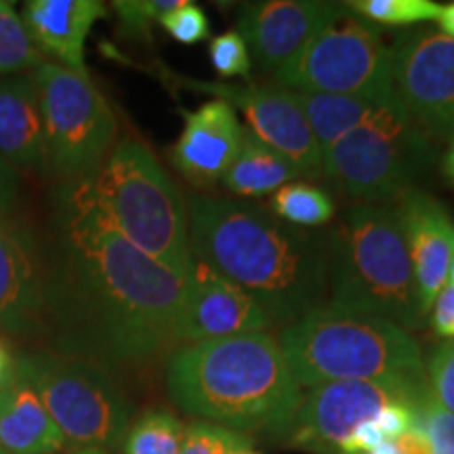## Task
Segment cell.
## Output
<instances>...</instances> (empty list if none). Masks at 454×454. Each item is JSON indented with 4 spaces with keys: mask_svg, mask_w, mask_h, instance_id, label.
Instances as JSON below:
<instances>
[{
    "mask_svg": "<svg viewBox=\"0 0 454 454\" xmlns=\"http://www.w3.org/2000/svg\"><path fill=\"white\" fill-rule=\"evenodd\" d=\"M340 4L320 0H268L247 3L238 13V34L268 72H278L303 51L328 21L340 13Z\"/></svg>",
    "mask_w": 454,
    "mask_h": 454,
    "instance_id": "obj_15",
    "label": "cell"
},
{
    "mask_svg": "<svg viewBox=\"0 0 454 454\" xmlns=\"http://www.w3.org/2000/svg\"><path fill=\"white\" fill-rule=\"evenodd\" d=\"M185 425L177 414L164 408H150L129 425L122 438L124 454H179Z\"/></svg>",
    "mask_w": 454,
    "mask_h": 454,
    "instance_id": "obj_24",
    "label": "cell"
},
{
    "mask_svg": "<svg viewBox=\"0 0 454 454\" xmlns=\"http://www.w3.org/2000/svg\"><path fill=\"white\" fill-rule=\"evenodd\" d=\"M414 425L427 438L431 454H454V414L440 404L429 383L414 404Z\"/></svg>",
    "mask_w": 454,
    "mask_h": 454,
    "instance_id": "obj_28",
    "label": "cell"
},
{
    "mask_svg": "<svg viewBox=\"0 0 454 454\" xmlns=\"http://www.w3.org/2000/svg\"><path fill=\"white\" fill-rule=\"evenodd\" d=\"M368 454H400V452H397V446L394 440H385L383 444H379L374 450H371Z\"/></svg>",
    "mask_w": 454,
    "mask_h": 454,
    "instance_id": "obj_41",
    "label": "cell"
},
{
    "mask_svg": "<svg viewBox=\"0 0 454 454\" xmlns=\"http://www.w3.org/2000/svg\"><path fill=\"white\" fill-rule=\"evenodd\" d=\"M394 442H395L397 452L400 454H431L427 438H425L423 431L419 429L417 425L408 429L404 435H400V438Z\"/></svg>",
    "mask_w": 454,
    "mask_h": 454,
    "instance_id": "obj_38",
    "label": "cell"
},
{
    "mask_svg": "<svg viewBox=\"0 0 454 454\" xmlns=\"http://www.w3.org/2000/svg\"><path fill=\"white\" fill-rule=\"evenodd\" d=\"M427 156V133L402 107L381 106L322 156V173L360 204H397L414 192Z\"/></svg>",
    "mask_w": 454,
    "mask_h": 454,
    "instance_id": "obj_8",
    "label": "cell"
},
{
    "mask_svg": "<svg viewBox=\"0 0 454 454\" xmlns=\"http://www.w3.org/2000/svg\"><path fill=\"white\" fill-rule=\"evenodd\" d=\"M240 454H257V452H251V450H247V452H240Z\"/></svg>",
    "mask_w": 454,
    "mask_h": 454,
    "instance_id": "obj_44",
    "label": "cell"
},
{
    "mask_svg": "<svg viewBox=\"0 0 454 454\" xmlns=\"http://www.w3.org/2000/svg\"><path fill=\"white\" fill-rule=\"evenodd\" d=\"M17 381V357L7 340L0 339V394Z\"/></svg>",
    "mask_w": 454,
    "mask_h": 454,
    "instance_id": "obj_37",
    "label": "cell"
},
{
    "mask_svg": "<svg viewBox=\"0 0 454 454\" xmlns=\"http://www.w3.org/2000/svg\"><path fill=\"white\" fill-rule=\"evenodd\" d=\"M299 387L337 381H423V356L387 317L325 303L280 333Z\"/></svg>",
    "mask_w": 454,
    "mask_h": 454,
    "instance_id": "obj_4",
    "label": "cell"
},
{
    "mask_svg": "<svg viewBox=\"0 0 454 454\" xmlns=\"http://www.w3.org/2000/svg\"><path fill=\"white\" fill-rule=\"evenodd\" d=\"M167 387L184 412L242 434H284L303 402L280 340L270 333L187 345L170 357Z\"/></svg>",
    "mask_w": 454,
    "mask_h": 454,
    "instance_id": "obj_3",
    "label": "cell"
},
{
    "mask_svg": "<svg viewBox=\"0 0 454 454\" xmlns=\"http://www.w3.org/2000/svg\"><path fill=\"white\" fill-rule=\"evenodd\" d=\"M20 194V173L13 164L0 156V219L7 217Z\"/></svg>",
    "mask_w": 454,
    "mask_h": 454,
    "instance_id": "obj_36",
    "label": "cell"
},
{
    "mask_svg": "<svg viewBox=\"0 0 454 454\" xmlns=\"http://www.w3.org/2000/svg\"><path fill=\"white\" fill-rule=\"evenodd\" d=\"M84 185L106 219L130 244L187 280L194 259L185 200L144 141H116Z\"/></svg>",
    "mask_w": 454,
    "mask_h": 454,
    "instance_id": "obj_6",
    "label": "cell"
},
{
    "mask_svg": "<svg viewBox=\"0 0 454 454\" xmlns=\"http://www.w3.org/2000/svg\"><path fill=\"white\" fill-rule=\"evenodd\" d=\"M0 156L15 168L49 173L47 139L34 74L0 78Z\"/></svg>",
    "mask_w": 454,
    "mask_h": 454,
    "instance_id": "obj_20",
    "label": "cell"
},
{
    "mask_svg": "<svg viewBox=\"0 0 454 454\" xmlns=\"http://www.w3.org/2000/svg\"><path fill=\"white\" fill-rule=\"evenodd\" d=\"M55 242L44 265V326L64 356L139 362L175 339L185 280L114 227L84 179L57 192Z\"/></svg>",
    "mask_w": 454,
    "mask_h": 454,
    "instance_id": "obj_1",
    "label": "cell"
},
{
    "mask_svg": "<svg viewBox=\"0 0 454 454\" xmlns=\"http://www.w3.org/2000/svg\"><path fill=\"white\" fill-rule=\"evenodd\" d=\"M391 87L402 110L427 135L454 133V38L417 27L389 47Z\"/></svg>",
    "mask_w": 454,
    "mask_h": 454,
    "instance_id": "obj_12",
    "label": "cell"
},
{
    "mask_svg": "<svg viewBox=\"0 0 454 454\" xmlns=\"http://www.w3.org/2000/svg\"><path fill=\"white\" fill-rule=\"evenodd\" d=\"M41 101L49 170L66 181L87 179L116 144L118 122L89 72L43 61L34 72Z\"/></svg>",
    "mask_w": 454,
    "mask_h": 454,
    "instance_id": "obj_10",
    "label": "cell"
},
{
    "mask_svg": "<svg viewBox=\"0 0 454 454\" xmlns=\"http://www.w3.org/2000/svg\"><path fill=\"white\" fill-rule=\"evenodd\" d=\"M429 387L448 412L454 414V340H446L427 362Z\"/></svg>",
    "mask_w": 454,
    "mask_h": 454,
    "instance_id": "obj_33",
    "label": "cell"
},
{
    "mask_svg": "<svg viewBox=\"0 0 454 454\" xmlns=\"http://www.w3.org/2000/svg\"><path fill=\"white\" fill-rule=\"evenodd\" d=\"M438 26H440V32L446 34V36L454 38V3L450 4H444V7L440 9V15H438Z\"/></svg>",
    "mask_w": 454,
    "mask_h": 454,
    "instance_id": "obj_39",
    "label": "cell"
},
{
    "mask_svg": "<svg viewBox=\"0 0 454 454\" xmlns=\"http://www.w3.org/2000/svg\"><path fill=\"white\" fill-rule=\"evenodd\" d=\"M170 38L181 44H198L211 34V26H208V17L204 11L194 3H184L170 13L162 15L158 21Z\"/></svg>",
    "mask_w": 454,
    "mask_h": 454,
    "instance_id": "obj_32",
    "label": "cell"
},
{
    "mask_svg": "<svg viewBox=\"0 0 454 454\" xmlns=\"http://www.w3.org/2000/svg\"><path fill=\"white\" fill-rule=\"evenodd\" d=\"M294 95H297L299 104L303 107L311 135H314L322 156L343 135H348L349 130H354L362 122H366L381 107L364 99L345 98V95L305 93V90H294Z\"/></svg>",
    "mask_w": 454,
    "mask_h": 454,
    "instance_id": "obj_23",
    "label": "cell"
},
{
    "mask_svg": "<svg viewBox=\"0 0 454 454\" xmlns=\"http://www.w3.org/2000/svg\"><path fill=\"white\" fill-rule=\"evenodd\" d=\"M185 87L215 95L238 107L248 122V130L270 147L280 152L301 168V173H322V154L297 95L280 84H223L181 81Z\"/></svg>",
    "mask_w": 454,
    "mask_h": 454,
    "instance_id": "obj_13",
    "label": "cell"
},
{
    "mask_svg": "<svg viewBox=\"0 0 454 454\" xmlns=\"http://www.w3.org/2000/svg\"><path fill=\"white\" fill-rule=\"evenodd\" d=\"M57 454H110V452L98 450V448H81V450H64V452H57Z\"/></svg>",
    "mask_w": 454,
    "mask_h": 454,
    "instance_id": "obj_42",
    "label": "cell"
},
{
    "mask_svg": "<svg viewBox=\"0 0 454 454\" xmlns=\"http://www.w3.org/2000/svg\"><path fill=\"white\" fill-rule=\"evenodd\" d=\"M431 326L435 334L454 340V284L448 282L431 305Z\"/></svg>",
    "mask_w": 454,
    "mask_h": 454,
    "instance_id": "obj_35",
    "label": "cell"
},
{
    "mask_svg": "<svg viewBox=\"0 0 454 454\" xmlns=\"http://www.w3.org/2000/svg\"><path fill=\"white\" fill-rule=\"evenodd\" d=\"M274 81L291 90L345 95L400 107L391 87L389 44L377 26L345 7L299 55L274 72Z\"/></svg>",
    "mask_w": 454,
    "mask_h": 454,
    "instance_id": "obj_9",
    "label": "cell"
},
{
    "mask_svg": "<svg viewBox=\"0 0 454 454\" xmlns=\"http://www.w3.org/2000/svg\"><path fill=\"white\" fill-rule=\"evenodd\" d=\"M184 0H118L112 7L118 15V24L124 36L145 38L150 41V30L154 21L179 7Z\"/></svg>",
    "mask_w": 454,
    "mask_h": 454,
    "instance_id": "obj_30",
    "label": "cell"
},
{
    "mask_svg": "<svg viewBox=\"0 0 454 454\" xmlns=\"http://www.w3.org/2000/svg\"><path fill=\"white\" fill-rule=\"evenodd\" d=\"M402 225L411 251L423 317L448 284L454 259V221L434 196L414 190L397 202Z\"/></svg>",
    "mask_w": 454,
    "mask_h": 454,
    "instance_id": "obj_18",
    "label": "cell"
},
{
    "mask_svg": "<svg viewBox=\"0 0 454 454\" xmlns=\"http://www.w3.org/2000/svg\"><path fill=\"white\" fill-rule=\"evenodd\" d=\"M185 207L192 259L251 294L271 322L288 326L326 303L328 236L238 198L194 194Z\"/></svg>",
    "mask_w": 454,
    "mask_h": 454,
    "instance_id": "obj_2",
    "label": "cell"
},
{
    "mask_svg": "<svg viewBox=\"0 0 454 454\" xmlns=\"http://www.w3.org/2000/svg\"><path fill=\"white\" fill-rule=\"evenodd\" d=\"M43 64V53L34 47L13 3L0 0V78L32 70Z\"/></svg>",
    "mask_w": 454,
    "mask_h": 454,
    "instance_id": "obj_26",
    "label": "cell"
},
{
    "mask_svg": "<svg viewBox=\"0 0 454 454\" xmlns=\"http://www.w3.org/2000/svg\"><path fill=\"white\" fill-rule=\"evenodd\" d=\"M17 377L41 395L67 450L107 452L122 444L133 406L99 364L64 354H30L17 357Z\"/></svg>",
    "mask_w": 454,
    "mask_h": 454,
    "instance_id": "obj_7",
    "label": "cell"
},
{
    "mask_svg": "<svg viewBox=\"0 0 454 454\" xmlns=\"http://www.w3.org/2000/svg\"><path fill=\"white\" fill-rule=\"evenodd\" d=\"M331 305L423 326L419 288L397 204H356L328 236Z\"/></svg>",
    "mask_w": 454,
    "mask_h": 454,
    "instance_id": "obj_5",
    "label": "cell"
},
{
    "mask_svg": "<svg viewBox=\"0 0 454 454\" xmlns=\"http://www.w3.org/2000/svg\"><path fill=\"white\" fill-rule=\"evenodd\" d=\"M448 282L454 284V259H452V263H450V271H448Z\"/></svg>",
    "mask_w": 454,
    "mask_h": 454,
    "instance_id": "obj_43",
    "label": "cell"
},
{
    "mask_svg": "<svg viewBox=\"0 0 454 454\" xmlns=\"http://www.w3.org/2000/svg\"><path fill=\"white\" fill-rule=\"evenodd\" d=\"M0 448L7 454H57L67 444L30 383L17 381L0 394Z\"/></svg>",
    "mask_w": 454,
    "mask_h": 454,
    "instance_id": "obj_21",
    "label": "cell"
},
{
    "mask_svg": "<svg viewBox=\"0 0 454 454\" xmlns=\"http://www.w3.org/2000/svg\"><path fill=\"white\" fill-rule=\"evenodd\" d=\"M244 127L227 101L211 99L184 112V130L170 150V162L196 187H213L225 177L240 150Z\"/></svg>",
    "mask_w": 454,
    "mask_h": 454,
    "instance_id": "obj_17",
    "label": "cell"
},
{
    "mask_svg": "<svg viewBox=\"0 0 454 454\" xmlns=\"http://www.w3.org/2000/svg\"><path fill=\"white\" fill-rule=\"evenodd\" d=\"M0 454H7V452H4V450H3V448H0Z\"/></svg>",
    "mask_w": 454,
    "mask_h": 454,
    "instance_id": "obj_45",
    "label": "cell"
},
{
    "mask_svg": "<svg viewBox=\"0 0 454 454\" xmlns=\"http://www.w3.org/2000/svg\"><path fill=\"white\" fill-rule=\"evenodd\" d=\"M417 404V402H414ZM414 404L406 402H395V404L385 406L377 417L372 419L374 425L381 429L385 440H397L404 435L408 429L414 427Z\"/></svg>",
    "mask_w": 454,
    "mask_h": 454,
    "instance_id": "obj_34",
    "label": "cell"
},
{
    "mask_svg": "<svg viewBox=\"0 0 454 454\" xmlns=\"http://www.w3.org/2000/svg\"><path fill=\"white\" fill-rule=\"evenodd\" d=\"M208 55H211V64L219 76H251V51H248L244 38L236 30L215 36L208 44Z\"/></svg>",
    "mask_w": 454,
    "mask_h": 454,
    "instance_id": "obj_31",
    "label": "cell"
},
{
    "mask_svg": "<svg viewBox=\"0 0 454 454\" xmlns=\"http://www.w3.org/2000/svg\"><path fill=\"white\" fill-rule=\"evenodd\" d=\"M444 173L454 185V133L450 135V144H448V150L444 154Z\"/></svg>",
    "mask_w": 454,
    "mask_h": 454,
    "instance_id": "obj_40",
    "label": "cell"
},
{
    "mask_svg": "<svg viewBox=\"0 0 454 454\" xmlns=\"http://www.w3.org/2000/svg\"><path fill=\"white\" fill-rule=\"evenodd\" d=\"M343 7L379 26H412L438 20L442 4L431 0H354Z\"/></svg>",
    "mask_w": 454,
    "mask_h": 454,
    "instance_id": "obj_27",
    "label": "cell"
},
{
    "mask_svg": "<svg viewBox=\"0 0 454 454\" xmlns=\"http://www.w3.org/2000/svg\"><path fill=\"white\" fill-rule=\"evenodd\" d=\"M271 325V317L251 294L217 276L200 261L192 263L175 325V339L202 343L238 334L265 333Z\"/></svg>",
    "mask_w": 454,
    "mask_h": 454,
    "instance_id": "obj_14",
    "label": "cell"
},
{
    "mask_svg": "<svg viewBox=\"0 0 454 454\" xmlns=\"http://www.w3.org/2000/svg\"><path fill=\"white\" fill-rule=\"evenodd\" d=\"M253 440L242 431L223 425L194 421L185 427V438L179 454H240L251 450Z\"/></svg>",
    "mask_w": 454,
    "mask_h": 454,
    "instance_id": "obj_29",
    "label": "cell"
},
{
    "mask_svg": "<svg viewBox=\"0 0 454 454\" xmlns=\"http://www.w3.org/2000/svg\"><path fill=\"white\" fill-rule=\"evenodd\" d=\"M270 211L293 227H320L334 217V202L328 192L311 184H288L270 200Z\"/></svg>",
    "mask_w": 454,
    "mask_h": 454,
    "instance_id": "obj_25",
    "label": "cell"
},
{
    "mask_svg": "<svg viewBox=\"0 0 454 454\" xmlns=\"http://www.w3.org/2000/svg\"><path fill=\"white\" fill-rule=\"evenodd\" d=\"M106 7L99 0H30L24 4V21L34 47L74 72H87L84 43Z\"/></svg>",
    "mask_w": 454,
    "mask_h": 454,
    "instance_id": "obj_19",
    "label": "cell"
},
{
    "mask_svg": "<svg viewBox=\"0 0 454 454\" xmlns=\"http://www.w3.org/2000/svg\"><path fill=\"white\" fill-rule=\"evenodd\" d=\"M427 381H337L303 397L284 435L288 444L316 454H339L357 425L372 421L395 402L414 404Z\"/></svg>",
    "mask_w": 454,
    "mask_h": 454,
    "instance_id": "obj_11",
    "label": "cell"
},
{
    "mask_svg": "<svg viewBox=\"0 0 454 454\" xmlns=\"http://www.w3.org/2000/svg\"><path fill=\"white\" fill-rule=\"evenodd\" d=\"M44 326V263L32 231L0 219V333L27 334Z\"/></svg>",
    "mask_w": 454,
    "mask_h": 454,
    "instance_id": "obj_16",
    "label": "cell"
},
{
    "mask_svg": "<svg viewBox=\"0 0 454 454\" xmlns=\"http://www.w3.org/2000/svg\"><path fill=\"white\" fill-rule=\"evenodd\" d=\"M301 175L303 173L297 164L244 127L240 150L221 184L238 198H261L276 194L280 187L293 184Z\"/></svg>",
    "mask_w": 454,
    "mask_h": 454,
    "instance_id": "obj_22",
    "label": "cell"
}]
</instances>
